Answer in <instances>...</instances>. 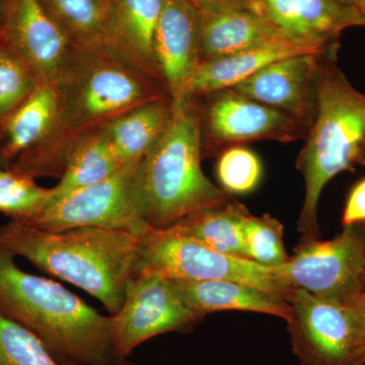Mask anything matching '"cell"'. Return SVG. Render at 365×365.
<instances>
[{
    "instance_id": "cell-5",
    "label": "cell",
    "mask_w": 365,
    "mask_h": 365,
    "mask_svg": "<svg viewBox=\"0 0 365 365\" xmlns=\"http://www.w3.org/2000/svg\"><path fill=\"white\" fill-rule=\"evenodd\" d=\"M202 160L200 100L189 97L173 108L167 129L141 162L150 227H172L190 213L235 198L204 175Z\"/></svg>"
},
{
    "instance_id": "cell-36",
    "label": "cell",
    "mask_w": 365,
    "mask_h": 365,
    "mask_svg": "<svg viewBox=\"0 0 365 365\" xmlns=\"http://www.w3.org/2000/svg\"><path fill=\"white\" fill-rule=\"evenodd\" d=\"M360 165H365V143H364V153H362L361 163H360Z\"/></svg>"
},
{
    "instance_id": "cell-8",
    "label": "cell",
    "mask_w": 365,
    "mask_h": 365,
    "mask_svg": "<svg viewBox=\"0 0 365 365\" xmlns=\"http://www.w3.org/2000/svg\"><path fill=\"white\" fill-rule=\"evenodd\" d=\"M275 269L288 289L346 304L365 288V223L343 227L329 241L299 242L287 263Z\"/></svg>"
},
{
    "instance_id": "cell-28",
    "label": "cell",
    "mask_w": 365,
    "mask_h": 365,
    "mask_svg": "<svg viewBox=\"0 0 365 365\" xmlns=\"http://www.w3.org/2000/svg\"><path fill=\"white\" fill-rule=\"evenodd\" d=\"M41 83L35 71L0 40V126Z\"/></svg>"
},
{
    "instance_id": "cell-6",
    "label": "cell",
    "mask_w": 365,
    "mask_h": 365,
    "mask_svg": "<svg viewBox=\"0 0 365 365\" xmlns=\"http://www.w3.org/2000/svg\"><path fill=\"white\" fill-rule=\"evenodd\" d=\"M26 225L50 232L100 227L141 234L148 225L141 162L49 204Z\"/></svg>"
},
{
    "instance_id": "cell-33",
    "label": "cell",
    "mask_w": 365,
    "mask_h": 365,
    "mask_svg": "<svg viewBox=\"0 0 365 365\" xmlns=\"http://www.w3.org/2000/svg\"><path fill=\"white\" fill-rule=\"evenodd\" d=\"M353 6L365 19V0H355L354 6Z\"/></svg>"
},
{
    "instance_id": "cell-34",
    "label": "cell",
    "mask_w": 365,
    "mask_h": 365,
    "mask_svg": "<svg viewBox=\"0 0 365 365\" xmlns=\"http://www.w3.org/2000/svg\"><path fill=\"white\" fill-rule=\"evenodd\" d=\"M341 4H346V6H354L355 0H338Z\"/></svg>"
},
{
    "instance_id": "cell-32",
    "label": "cell",
    "mask_w": 365,
    "mask_h": 365,
    "mask_svg": "<svg viewBox=\"0 0 365 365\" xmlns=\"http://www.w3.org/2000/svg\"><path fill=\"white\" fill-rule=\"evenodd\" d=\"M200 11L204 9H247V0H191Z\"/></svg>"
},
{
    "instance_id": "cell-10",
    "label": "cell",
    "mask_w": 365,
    "mask_h": 365,
    "mask_svg": "<svg viewBox=\"0 0 365 365\" xmlns=\"http://www.w3.org/2000/svg\"><path fill=\"white\" fill-rule=\"evenodd\" d=\"M202 319L182 302L170 279L151 271L136 273L121 309L110 316L114 361L126 359L137 346L158 335L191 332Z\"/></svg>"
},
{
    "instance_id": "cell-16",
    "label": "cell",
    "mask_w": 365,
    "mask_h": 365,
    "mask_svg": "<svg viewBox=\"0 0 365 365\" xmlns=\"http://www.w3.org/2000/svg\"><path fill=\"white\" fill-rule=\"evenodd\" d=\"M163 4L165 0H107L102 47L165 86L155 54V30Z\"/></svg>"
},
{
    "instance_id": "cell-31",
    "label": "cell",
    "mask_w": 365,
    "mask_h": 365,
    "mask_svg": "<svg viewBox=\"0 0 365 365\" xmlns=\"http://www.w3.org/2000/svg\"><path fill=\"white\" fill-rule=\"evenodd\" d=\"M353 316L359 324L360 332L365 343V288L359 294L354 295L352 299L346 302Z\"/></svg>"
},
{
    "instance_id": "cell-13",
    "label": "cell",
    "mask_w": 365,
    "mask_h": 365,
    "mask_svg": "<svg viewBox=\"0 0 365 365\" xmlns=\"http://www.w3.org/2000/svg\"><path fill=\"white\" fill-rule=\"evenodd\" d=\"M247 9L283 39L323 54L337 55L346 29L365 26L354 6L338 0H247Z\"/></svg>"
},
{
    "instance_id": "cell-12",
    "label": "cell",
    "mask_w": 365,
    "mask_h": 365,
    "mask_svg": "<svg viewBox=\"0 0 365 365\" xmlns=\"http://www.w3.org/2000/svg\"><path fill=\"white\" fill-rule=\"evenodd\" d=\"M0 40L35 71L42 83L54 88L74 49L68 36L41 0H4Z\"/></svg>"
},
{
    "instance_id": "cell-4",
    "label": "cell",
    "mask_w": 365,
    "mask_h": 365,
    "mask_svg": "<svg viewBox=\"0 0 365 365\" xmlns=\"http://www.w3.org/2000/svg\"><path fill=\"white\" fill-rule=\"evenodd\" d=\"M55 88L59 111L51 134L68 148L139 106L170 98L165 86L104 50L78 47Z\"/></svg>"
},
{
    "instance_id": "cell-9",
    "label": "cell",
    "mask_w": 365,
    "mask_h": 365,
    "mask_svg": "<svg viewBox=\"0 0 365 365\" xmlns=\"http://www.w3.org/2000/svg\"><path fill=\"white\" fill-rule=\"evenodd\" d=\"M287 300L290 344L300 365H365L364 340L349 307L299 288Z\"/></svg>"
},
{
    "instance_id": "cell-3",
    "label": "cell",
    "mask_w": 365,
    "mask_h": 365,
    "mask_svg": "<svg viewBox=\"0 0 365 365\" xmlns=\"http://www.w3.org/2000/svg\"><path fill=\"white\" fill-rule=\"evenodd\" d=\"M337 55L319 57L317 96L318 108L297 169L306 182L300 211L299 242L319 240V197L329 182L361 163L365 143V93L349 83L336 63Z\"/></svg>"
},
{
    "instance_id": "cell-30",
    "label": "cell",
    "mask_w": 365,
    "mask_h": 365,
    "mask_svg": "<svg viewBox=\"0 0 365 365\" xmlns=\"http://www.w3.org/2000/svg\"><path fill=\"white\" fill-rule=\"evenodd\" d=\"M359 223H365V178L350 191L342 215L343 227Z\"/></svg>"
},
{
    "instance_id": "cell-1",
    "label": "cell",
    "mask_w": 365,
    "mask_h": 365,
    "mask_svg": "<svg viewBox=\"0 0 365 365\" xmlns=\"http://www.w3.org/2000/svg\"><path fill=\"white\" fill-rule=\"evenodd\" d=\"M0 250L81 288L114 314L137 273L139 235L100 227L50 232L11 220L0 225Z\"/></svg>"
},
{
    "instance_id": "cell-37",
    "label": "cell",
    "mask_w": 365,
    "mask_h": 365,
    "mask_svg": "<svg viewBox=\"0 0 365 365\" xmlns=\"http://www.w3.org/2000/svg\"><path fill=\"white\" fill-rule=\"evenodd\" d=\"M2 2H4V0H0V19H1Z\"/></svg>"
},
{
    "instance_id": "cell-22",
    "label": "cell",
    "mask_w": 365,
    "mask_h": 365,
    "mask_svg": "<svg viewBox=\"0 0 365 365\" xmlns=\"http://www.w3.org/2000/svg\"><path fill=\"white\" fill-rule=\"evenodd\" d=\"M173 116L170 98L139 106L105 127L122 165L143 162L167 129Z\"/></svg>"
},
{
    "instance_id": "cell-39",
    "label": "cell",
    "mask_w": 365,
    "mask_h": 365,
    "mask_svg": "<svg viewBox=\"0 0 365 365\" xmlns=\"http://www.w3.org/2000/svg\"><path fill=\"white\" fill-rule=\"evenodd\" d=\"M1 169H2V168H1V165H0V170H1Z\"/></svg>"
},
{
    "instance_id": "cell-14",
    "label": "cell",
    "mask_w": 365,
    "mask_h": 365,
    "mask_svg": "<svg viewBox=\"0 0 365 365\" xmlns=\"http://www.w3.org/2000/svg\"><path fill=\"white\" fill-rule=\"evenodd\" d=\"M321 56L304 54L279 60L230 88L292 118L309 132L318 108L317 78Z\"/></svg>"
},
{
    "instance_id": "cell-20",
    "label": "cell",
    "mask_w": 365,
    "mask_h": 365,
    "mask_svg": "<svg viewBox=\"0 0 365 365\" xmlns=\"http://www.w3.org/2000/svg\"><path fill=\"white\" fill-rule=\"evenodd\" d=\"M58 111L56 88L41 83L0 126V165L9 167L47 138L56 126Z\"/></svg>"
},
{
    "instance_id": "cell-29",
    "label": "cell",
    "mask_w": 365,
    "mask_h": 365,
    "mask_svg": "<svg viewBox=\"0 0 365 365\" xmlns=\"http://www.w3.org/2000/svg\"><path fill=\"white\" fill-rule=\"evenodd\" d=\"M262 173L260 158L246 146H232L218 155L216 176L220 188L230 195L251 193L260 182Z\"/></svg>"
},
{
    "instance_id": "cell-15",
    "label": "cell",
    "mask_w": 365,
    "mask_h": 365,
    "mask_svg": "<svg viewBox=\"0 0 365 365\" xmlns=\"http://www.w3.org/2000/svg\"><path fill=\"white\" fill-rule=\"evenodd\" d=\"M155 54L173 108L188 98L201 64V13L191 0H165L155 36Z\"/></svg>"
},
{
    "instance_id": "cell-21",
    "label": "cell",
    "mask_w": 365,
    "mask_h": 365,
    "mask_svg": "<svg viewBox=\"0 0 365 365\" xmlns=\"http://www.w3.org/2000/svg\"><path fill=\"white\" fill-rule=\"evenodd\" d=\"M250 215L249 209L235 197L222 205L190 213L169 228L217 253L247 259L244 227Z\"/></svg>"
},
{
    "instance_id": "cell-17",
    "label": "cell",
    "mask_w": 365,
    "mask_h": 365,
    "mask_svg": "<svg viewBox=\"0 0 365 365\" xmlns=\"http://www.w3.org/2000/svg\"><path fill=\"white\" fill-rule=\"evenodd\" d=\"M182 302L204 319L208 314L242 311L270 314L289 321L292 307L287 295L241 281L170 279Z\"/></svg>"
},
{
    "instance_id": "cell-19",
    "label": "cell",
    "mask_w": 365,
    "mask_h": 365,
    "mask_svg": "<svg viewBox=\"0 0 365 365\" xmlns=\"http://www.w3.org/2000/svg\"><path fill=\"white\" fill-rule=\"evenodd\" d=\"M200 13L201 63L283 39L248 9H204Z\"/></svg>"
},
{
    "instance_id": "cell-11",
    "label": "cell",
    "mask_w": 365,
    "mask_h": 365,
    "mask_svg": "<svg viewBox=\"0 0 365 365\" xmlns=\"http://www.w3.org/2000/svg\"><path fill=\"white\" fill-rule=\"evenodd\" d=\"M198 98L202 158L218 157L227 148L254 141L288 143L307 135L306 129L292 118L232 88Z\"/></svg>"
},
{
    "instance_id": "cell-27",
    "label": "cell",
    "mask_w": 365,
    "mask_h": 365,
    "mask_svg": "<svg viewBox=\"0 0 365 365\" xmlns=\"http://www.w3.org/2000/svg\"><path fill=\"white\" fill-rule=\"evenodd\" d=\"M284 230L279 220L269 215H250L244 227L247 259L264 267L276 268L287 264L290 256L285 249Z\"/></svg>"
},
{
    "instance_id": "cell-23",
    "label": "cell",
    "mask_w": 365,
    "mask_h": 365,
    "mask_svg": "<svg viewBox=\"0 0 365 365\" xmlns=\"http://www.w3.org/2000/svg\"><path fill=\"white\" fill-rule=\"evenodd\" d=\"M123 167L125 165L119 163L113 150L105 127L88 134L74 150L58 184L51 188L52 196L49 204L103 181Z\"/></svg>"
},
{
    "instance_id": "cell-7",
    "label": "cell",
    "mask_w": 365,
    "mask_h": 365,
    "mask_svg": "<svg viewBox=\"0 0 365 365\" xmlns=\"http://www.w3.org/2000/svg\"><path fill=\"white\" fill-rule=\"evenodd\" d=\"M141 271L158 273L168 279L241 281L287 297L292 292L275 268L217 253L169 227L150 225L139 234L137 273Z\"/></svg>"
},
{
    "instance_id": "cell-24",
    "label": "cell",
    "mask_w": 365,
    "mask_h": 365,
    "mask_svg": "<svg viewBox=\"0 0 365 365\" xmlns=\"http://www.w3.org/2000/svg\"><path fill=\"white\" fill-rule=\"evenodd\" d=\"M74 47L103 50L107 0H41Z\"/></svg>"
},
{
    "instance_id": "cell-18",
    "label": "cell",
    "mask_w": 365,
    "mask_h": 365,
    "mask_svg": "<svg viewBox=\"0 0 365 365\" xmlns=\"http://www.w3.org/2000/svg\"><path fill=\"white\" fill-rule=\"evenodd\" d=\"M304 54L323 53L277 39L225 58L202 62L190 83L188 98L202 97L212 91L232 88L274 62Z\"/></svg>"
},
{
    "instance_id": "cell-25",
    "label": "cell",
    "mask_w": 365,
    "mask_h": 365,
    "mask_svg": "<svg viewBox=\"0 0 365 365\" xmlns=\"http://www.w3.org/2000/svg\"><path fill=\"white\" fill-rule=\"evenodd\" d=\"M52 189L40 187L35 179L11 170H0V213L26 223L44 210Z\"/></svg>"
},
{
    "instance_id": "cell-2",
    "label": "cell",
    "mask_w": 365,
    "mask_h": 365,
    "mask_svg": "<svg viewBox=\"0 0 365 365\" xmlns=\"http://www.w3.org/2000/svg\"><path fill=\"white\" fill-rule=\"evenodd\" d=\"M14 258L0 250V312L35 333L63 361L114 364L110 317L59 283L21 270Z\"/></svg>"
},
{
    "instance_id": "cell-38",
    "label": "cell",
    "mask_w": 365,
    "mask_h": 365,
    "mask_svg": "<svg viewBox=\"0 0 365 365\" xmlns=\"http://www.w3.org/2000/svg\"><path fill=\"white\" fill-rule=\"evenodd\" d=\"M362 280H364V284L365 287V269H364V277H362Z\"/></svg>"
},
{
    "instance_id": "cell-26",
    "label": "cell",
    "mask_w": 365,
    "mask_h": 365,
    "mask_svg": "<svg viewBox=\"0 0 365 365\" xmlns=\"http://www.w3.org/2000/svg\"><path fill=\"white\" fill-rule=\"evenodd\" d=\"M0 365H76L58 359L25 326L0 312Z\"/></svg>"
},
{
    "instance_id": "cell-35",
    "label": "cell",
    "mask_w": 365,
    "mask_h": 365,
    "mask_svg": "<svg viewBox=\"0 0 365 365\" xmlns=\"http://www.w3.org/2000/svg\"><path fill=\"white\" fill-rule=\"evenodd\" d=\"M111 365H135V364H129V362H126V361H125V360H122V361L114 362V364H112Z\"/></svg>"
}]
</instances>
